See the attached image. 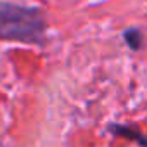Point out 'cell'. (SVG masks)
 <instances>
[{
  "mask_svg": "<svg viewBox=\"0 0 147 147\" xmlns=\"http://www.w3.org/2000/svg\"><path fill=\"white\" fill-rule=\"evenodd\" d=\"M109 130L114 133V135H121V137H126L130 140H137L140 144V147H145L147 142L144 138V135L140 133V130L133 128V126H125V125H109Z\"/></svg>",
  "mask_w": 147,
  "mask_h": 147,
  "instance_id": "7a4b0ae2",
  "label": "cell"
},
{
  "mask_svg": "<svg viewBox=\"0 0 147 147\" xmlns=\"http://www.w3.org/2000/svg\"><path fill=\"white\" fill-rule=\"evenodd\" d=\"M47 23L40 9L0 2V40L42 45Z\"/></svg>",
  "mask_w": 147,
  "mask_h": 147,
  "instance_id": "6da1fadb",
  "label": "cell"
},
{
  "mask_svg": "<svg viewBox=\"0 0 147 147\" xmlns=\"http://www.w3.org/2000/svg\"><path fill=\"white\" fill-rule=\"evenodd\" d=\"M123 40L126 42V45L131 49V50H140L142 45H144V35H142V30L138 28H130L123 33Z\"/></svg>",
  "mask_w": 147,
  "mask_h": 147,
  "instance_id": "3957f363",
  "label": "cell"
}]
</instances>
